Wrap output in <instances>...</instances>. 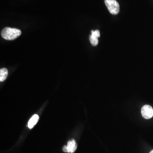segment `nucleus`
Returning <instances> with one entry per match:
<instances>
[{
  "mask_svg": "<svg viewBox=\"0 0 153 153\" xmlns=\"http://www.w3.org/2000/svg\"><path fill=\"white\" fill-rule=\"evenodd\" d=\"M22 33L20 30L13 28L6 27L1 31V36L7 40H13L19 37Z\"/></svg>",
  "mask_w": 153,
  "mask_h": 153,
  "instance_id": "obj_1",
  "label": "nucleus"
},
{
  "mask_svg": "<svg viewBox=\"0 0 153 153\" xmlns=\"http://www.w3.org/2000/svg\"><path fill=\"white\" fill-rule=\"evenodd\" d=\"M105 6L108 11L113 15L117 14L120 11V6L116 0H105Z\"/></svg>",
  "mask_w": 153,
  "mask_h": 153,
  "instance_id": "obj_2",
  "label": "nucleus"
},
{
  "mask_svg": "<svg viewBox=\"0 0 153 153\" xmlns=\"http://www.w3.org/2000/svg\"><path fill=\"white\" fill-rule=\"evenodd\" d=\"M141 115L145 119H150L153 117V107L150 105H145L141 109Z\"/></svg>",
  "mask_w": 153,
  "mask_h": 153,
  "instance_id": "obj_3",
  "label": "nucleus"
},
{
  "mask_svg": "<svg viewBox=\"0 0 153 153\" xmlns=\"http://www.w3.org/2000/svg\"><path fill=\"white\" fill-rule=\"evenodd\" d=\"M77 148V144L74 140L72 139L68 142L67 146H64L62 149L64 152L69 153H74Z\"/></svg>",
  "mask_w": 153,
  "mask_h": 153,
  "instance_id": "obj_4",
  "label": "nucleus"
},
{
  "mask_svg": "<svg viewBox=\"0 0 153 153\" xmlns=\"http://www.w3.org/2000/svg\"><path fill=\"white\" fill-rule=\"evenodd\" d=\"M39 119V116L38 115H33L31 117V118L30 119V120L28 121V127L30 129H32L34 126L36 124V123H38V121Z\"/></svg>",
  "mask_w": 153,
  "mask_h": 153,
  "instance_id": "obj_5",
  "label": "nucleus"
},
{
  "mask_svg": "<svg viewBox=\"0 0 153 153\" xmlns=\"http://www.w3.org/2000/svg\"><path fill=\"white\" fill-rule=\"evenodd\" d=\"M8 76V71L6 68H2L0 70V81L4 82Z\"/></svg>",
  "mask_w": 153,
  "mask_h": 153,
  "instance_id": "obj_6",
  "label": "nucleus"
},
{
  "mask_svg": "<svg viewBox=\"0 0 153 153\" xmlns=\"http://www.w3.org/2000/svg\"><path fill=\"white\" fill-rule=\"evenodd\" d=\"M90 42L91 43V44L93 45V46H97L99 43L98 38L93 36L92 35H91L90 36Z\"/></svg>",
  "mask_w": 153,
  "mask_h": 153,
  "instance_id": "obj_7",
  "label": "nucleus"
},
{
  "mask_svg": "<svg viewBox=\"0 0 153 153\" xmlns=\"http://www.w3.org/2000/svg\"><path fill=\"white\" fill-rule=\"evenodd\" d=\"M91 35L93 36H95L97 37V38H99L100 37V32L98 30H97L95 31L92 30L91 31Z\"/></svg>",
  "mask_w": 153,
  "mask_h": 153,
  "instance_id": "obj_8",
  "label": "nucleus"
},
{
  "mask_svg": "<svg viewBox=\"0 0 153 153\" xmlns=\"http://www.w3.org/2000/svg\"><path fill=\"white\" fill-rule=\"evenodd\" d=\"M150 153H153V150H152V151L150 152Z\"/></svg>",
  "mask_w": 153,
  "mask_h": 153,
  "instance_id": "obj_9",
  "label": "nucleus"
}]
</instances>
